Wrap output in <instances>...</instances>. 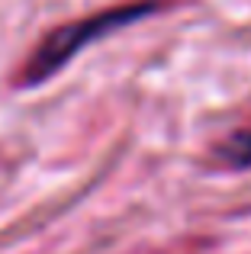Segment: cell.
Segmentation results:
<instances>
[{
    "label": "cell",
    "instance_id": "cell-1",
    "mask_svg": "<svg viewBox=\"0 0 251 254\" xmlns=\"http://www.w3.org/2000/svg\"><path fill=\"white\" fill-rule=\"evenodd\" d=\"M151 10V3H138V6H120V10H103L94 13L87 19H77L71 26H62L55 29L42 45L36 49V55L29 58V68L23 71V81L26 84H42L52 71H58L62 64H68L71 55H77V49L94 39H100L103 32H113L116 26L129 23V19H138Z\"/></svg>",
    "mask_w": 251,
    "mask_h": 254
},
{
    "label": "cell",
    "instance_id": "cell-2",
    "mask_svg": "<svg viewBox=\"0 0 251 254\" xmlns=\"http://www.w3.org/2000/svg\"><path fill=\"white\" fill-rule=\"evenodd\" d=\"M219 158L232 168H251V129H242L232 138H226L219 145Z\"/></svg>",
    "mask_w": 251,
    "mask_h": 254
}]
</instances>
